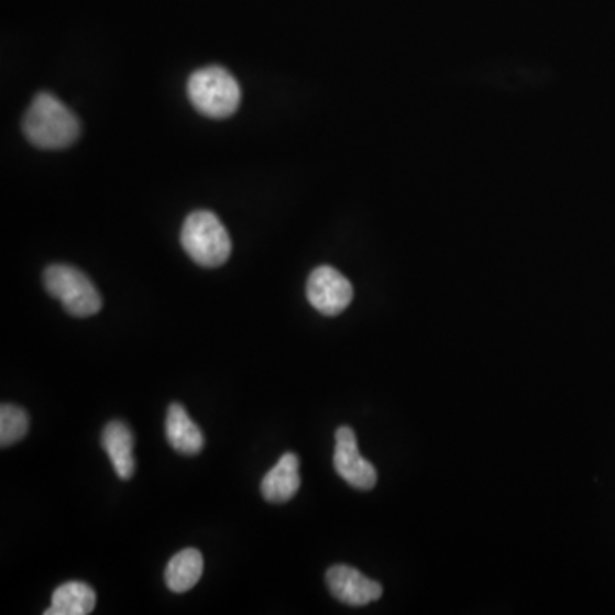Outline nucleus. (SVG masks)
I'll return each mask as SVG.
<instances>
[{"label": "nucleus", "instance_id": "obj_1", "mask_svg": "<svg viewBox=\"0 0 615 615\" xmlns=\"http://www.w3.org/2000/svg\"><path fill=\"white\" fill-rule=\"evenodd\" d=\"M23 132L39 150H66L79 139L80 123L76 113L62 103L57 96L40 92L26 110Z\"/></svg>", "mask_w": 615, "mask_h": 615}, {"label": "nucleus", "instance_id": "obj_2", "mask_svg": "<svg viewBox=\"0 0 615 615\" xmlns=\"http://www.w3.org/2000/svg\"><path fill=\"white\" fill-rule=\"evenodd\" d=\"M182 246L200 267L216 268L230 259L231 238L221 219L210 210H196L185 219Z\"/></svg>", "mask_w": 615, "mask_h": 615}, {"label": "nucleus", "instance_id": "obj_3", "mask_svg": "<svg viewBox=\"0 0 615 615\" xmlns=\"http://www.w3.org/2000/svg\"><path fill=\"white\" fill-rule=\"evenodd\" d=\"M187 91L191 105L209 119H228L240 108V85L230 70L219 66L204 67L191 74Z\"/></svg>", "mask_w": 615, "mask_h": 615}, {"label": "nucleus", "instance_id": "obj_4", "mask_svg": "<svg viewBox=\"0 0 615 615\" xmlns=\"http://www.w3.org/2000/svg\"><path fill=\"white\" fill-rule=\"evenodd\" d=\"M43 284L46 293L58 299L73 317H92L103 306L100 290L96 289L88 275L70 265L55 264L46 267Z\"/></svg>", "mask_w": 615, "mask_h": 615}, {"label": "nucleus", "instance_id": "obj_5", "mask_svg": "<svg viewBox=\"0 0 615 615\" xmlns=\"http://www.w3.org/2000/svg\"><path fill=\"white\" fill-rule=\"evenodd\" d=\"M306 298L326 317H337L351 305L354 289L348 277L330 265H320L306 283Z\"/></svg>", "mask_w": 615, "mask_h": 615}, {"label": "nucleus", "instance_id": "obj_6", "mask_svg": "<svg viewBox=\"0 0 615 615\" xmlns=\"http://www.w3.org/2000/svg\"><path fill=\"white\" fill-rule=\"evenodd\" d=\"M333 466H336L337 474L355 490H373L378 481L375 465L361 455L354 429L349 426H341L337 429Z\"/></svg>", "mask_w": 615, "mask_h": 615}, {"label": "nucleus", "instance_id": "obj_7", "mask_svg": "<svg viewBox=\"0 0 615 615\" xmlns=\"http://www.w3.org/2000/svg\"><path fill=\"white\" fill-rule=\"evenodd\" d=\"M327 585L337 601L351 607H364L380 601L383 589L351 565L337 564L327 571Z\"/></svg>", "mask_w": 615, "mask_h": 615}, {"label": "nucleus", "instance_id": "obj_8", "mask_svg": "<svg viewBox=\"0 0 615 615\" xmlns=\"http://www.w3.org/2000/svg\"><path fill=\"white\" fill-rule=\"evenodd\" d=\"M101 444L111 465L122 481H131L135 472L134 435L122 420H111L101 435Z\"/></svg>", "mask_w": 615, "mask_h": 615}, {"label": "nucleus", "instance_id": "obj_9", "mask_svg": "<svg viewBox=\"0 0 615 615\" xmlns=\"http://www.w3.org/2000/svg\"><path fill=\"white\" fill-rule=\"evenodd\" d=\"M301 485L299 477V459L296 453H284L279 462L272 466L271 471L262 479V496L268 503H287L293 499Z\"/></svg>", "mask_w": 615, "mask_h": 615}, {"label": "nucleus", "instance_id": "obj_10", "mask_svg": "<svg viewBox=\"0 0 615 615\" xmlns=\"http://www.w3.org/2000/svg\"><path fill=\"white\" fill-rule=\"evenodd\" d=\"M166 438L173 450L180 455H199L204 448V435L180 404H172L166 413Z\"/></svg>", "mask_w": 615, "mask_h": 615}, {"label": "nucleus", "instance_id": "obj_11", "mask_svg": "<svg viewBox=\"0 0 615 615\" xmlns=\"http://www.w3.org/2000/svg\"><path fill=\"white\" fill-rule=\"evenodd\" d=\"M95 607V590L83 581H69L55 590L51 608H46L45 615H88Z\"/></svg>", "mask_w": 615, "mask_h": 615}, {"label": "nucleus", "instance_id": "obj_12", "mask_svg": "<svg viewBox=\"0 0 615 615\" xmlns=\"http://www.w3.org/2000/svg\"><path fill=\"white\" fill-rule=\"evenodd\" d=\"M204 573V559L197 549H184L166 565V586L173 593L190 592Z\"/></svg>", "mask_w": 615, "mask_h": 615}, {"label": "nucleus", "instance_id": "obj_13", "mask_svg": "<svg viewBox=\"0 0 615 615\" xmlns=\"http://www.w3.org/2000/svg\"><path fill=\"white\" fill-rule=\"evenodd\" d=\"M30 429V417L26 410L12 404L0 407V447H11L26 436Z\"/></svg>", "mask_w": 615, "mask_h": 615}]
</instances>
